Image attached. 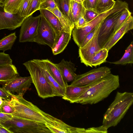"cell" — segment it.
<instances>
[{"mask_svg":"<svg viewBox=\"0 0 133 133\" xmlns=\"http://www.w3.org/2000/svg\"><path fill=\"white\" fill-rule=\"evenodd\" d=\"M12 133H51L45 124L13 116L1 124Z\"/></svg>","mask_w":133,"mask_h":133,"instance_id":"obj_5","label":"cell"},{"mask_svg":"<svg viewBox=\"0 0 133 133\" xmlns=\"http://www.w3.org/2000/svg\"><path fill=\"white\" fill-rule=\"evenodd\" d=\"M58 8L55 0H42L40 3L38 10L53 9Z\"/></svg>","mask_w":133,"mask_h":133,"instance_id":"obj_31","label":"cell"},{"mask_svg":"<svg viewBox=\"0 0 133 133\" xmlns=\"http://www.w3.org/2000/svg\"><path fill=\"white\" fill-rule=\"evenodd\" d=\"M94 84L83 86H76L68 85L66 88L65 95L62 97V98L69 102L71 103H74L77 98Z\"/></svg>","mask_w":133,"mask_h":133,"instance_id":"obj_15","label":"cell"},{"mask_svg":"<svg viewBox=\"0 0 133 133\" xmlns=\"http://www.w3.org/2000/svg\"><path fill=\"white\" fill-rule=\"evenodd\" d=\"M23 0H8L3 5L5 11L11 14L18 13Z\"/></svg>","mask_w":133,"mask_h":133,"instance_id":"obj_27","label":"cell"},{"mask_svg":"<svg viewBox=\"0 0 133 133\" xmlns=\"http://www.w3.org/2000/svg\"><path fill=\"white\" fill-rule=\"evenodd\" d=\"M124 10L111 14L101 23L98 36V43L101 48L113 35L115 23Z\"/></svg>","mask_w":133,"mask_h":133,"instance_id":"obj_7","label":"cell"},{"mask_svg":"<svg viewBox=\"0 0 133 133\" xmlns=\"http://www.w3.org/2000/svg\"><path fill=\"white\" fill-rule=\"evenodd\" d=\"M55 64L67 83L72 82L74 80L77 75L75 73L77 69L74 63L63 59L60 63Z\"/></svg>","mask_w":133,"mask_h":133,"instance_id":"obj_14","label":"cell"},{"mask_svg":"<svg viewBox=\"0 0 133 133\" xmlns=\"http://www.w3.org/2000/svg\"><path fill=\"white\" fill-rule=\"evenodd\" d=\"M85 9L82 4L70 0L69 18L74 25L79 17L83 14Z\"/></svg>","mask_w":133,"mask_h":133,"instance_id":"obj_23","label":"cell"},{"mask_svg":"<svg viewBox=\"0 0 133 133\" xmlns=\"http://www.w3.org/2000/svg\"><path fill=\"white\" fill-rule=\"evenodd\" d=\"M25 18L21 17L18 13L13 14L5 11L3 5L0 4V30H15L21 26Z\"/></svg>","mask_w":133,"mask_h":133,"instance_id":"obj_11","label":"cell"},{"mask_svg":"<svg viewBox=\"0 0 133 133\" xmlns=\"http://www.w3.org/2000/svg\"><path fill=\"white\" fill-rule=\"evenodd\" d=\"M72 32H67L63 30L60 34L56 36L53 47L51 48L53 54L56 55L62 52L71 39Z\"/></svg>","mask_w":133,"mask_h":133,"instance_id":"obj_17","label":"cell"},{"mask_svg":"<svg viewBox=\"0 0 133 133\" xmlns=\"http://www.w3.org/2000/svg\"><path fill=\"white\" fill-rule=\"evenodd\" d=\"M42 0H40V2H41L42 1Z\"/></svg>","mask_w":133,"mask_h":133,"instance_id":"obj_47","label":"cell"},{"mask_svg":"<svg viewBox=\"0 0 133 133\" xmlns=\"http://www.w3.org/2000/svg\"><path fill=\"white\" fill-rule=\"evenodd\" d=\"M8 0H0V4H3Z\"/></svg>","mask_w":133,"mask_h":133,"instance_id":"obj_45","label":"cell"},{"mask_svg":"<svg viewBox=\"0 0 133 133\" xmlns=\"http://www.w3.org/2000/svg\"><path fill=\"white\" fill-rule=\"evenodd\" d=\"M13 116L11 114L2 113L0 111V124H2L11 119Z\"/></svg>","mask_w":133,"mask_h":133,"instance_id":"obj_40","label":"cell"},{"mask_svg":"<svg viewBox=\"0 0 133 133\" xmlns=\"http://www.w3.org/2000/svg\"><path fill=\"white\" fill-rule=\"evenodd\" d=\"M0 133H12L11 132L0 124Z\"/></svg>","mask_w":133,"mask_h":133,"instance_id":"obj_43","label":"cell"},{"mask_svg":"<svg viewBox=\"0 0 133 133\" xmlns=\"http://www.w3.org/2000/svg\"><path fill=\"white\" fill-rule=\"evenodd\" d=\"M110 73L111 69L107 66L95 68L84 73L77 75L70 85L83 86L92 84Z\"/></svg>","mask_w":133,"mask_h":133,"instance_id":"obj_6","label":"cell"},{"mask_svg":"<svg viewBox=\"0 0 133 133\" xmlns=\"http://www.w3.org/2000/svg\"><path fill=\"white\" fill-rule=\"evenodd\" d=\"M32 83L30 76L22 77L17 76L9 82L3 85L2 88L6 91L15 94L23 95L29 89Z\"/></svg>","mask_w":133,"mask_h":133,"instance_id":"obj_10","label":"cell"},{"mask_svg":"<svg viewBox=\"0 0 133 133\" xmlns=\"http://www.w3.org/2000/svg\"><path fill=\"white\" fill-rule=\"evenodd\" d=\"M41 16L34 42L41 45H47L51 49L54 45L56 34L45 19Z\"/></svg>","mask_w":133,"mask_h":133,"instance_id":"obj_9","label":"cell"},{"mask_svg":"<svg viewBox=\"0 0 133 133\" xmlns=\"http://www.w3.org/2000/svg\"><path fill=\"white\" fill-rule=\"evenodd\" d=\"M8 92L11 97L9 103L15 110L11 114L13 116L44 124H53L63 122L44 112L25 99L23 95Z\"/></svg>","mask_w":133,"mask_h":133,"instance_id":"obj_1","label":"cell"},{"mask_svg":"<svg viewBox=\"0 0 133 133\" xmlns=\"http://www.w3.org/2000/svg\"><path fill=\"white\" fill-rule=\"evenodd\" d=\"M131 14V12L129 9H125L123 11L122 13L118 19L115 23L114 34L123 24Z\"/></svg>","mask_w":133,"mask_h":133,"instance_id":"obj_30","label":"cell"},{"mask_svg":"<svg viewBox=\"0 0 133 133\" xmlns=\"http://www.w3.org/2000/svg\"><path fill=\"white\" fill-rule=\"evenodd\" d=\"M39 10L41 15L45 19L54 30L56 36L59 35L63 29L56 16L52 12L46 9H40Z\"/></svg>","mask_w":133,"mask_h":133,"instance_id":"obj_21","label":"cell"},{"mask_svg":"<svg viewBox=\"0 0 133 133\" xmlns=\"http://www.w3.org/2000/svg\"><path fill=\"white\" fill-rule=\"evenodd\" d=\"M8 64H12V61L9 55L4 52H0V65Z\"/></svg>","mask_w":133,"mask_h":133,"instance_id":"obj_37","label":"cell"},{"mask_svg":"<svg viewBox=\"0 0 133 133\" xmlns=\"http://www.w3.org/2000/svg\"><path fill=\"white\" fill-rule=\"evenodd\" d=\"M100 24V23L85 36L81 46L79 48L83 47L90 40L96 31Z\"/></svg>","mask_w":133,"mask_h":133,"instance_id":"obj_39","label":"cell"},{"mask_svg":"<svg viewBox=\"0 0 133 133\" xmlns=\"http://www.w3.org/2000/svg\"><path fill=\"white\" fill-rule=\"evenodd\" d=\"M98 14L94 10L85 9L83 13V17L86 22L87 23L94 19Z\"/></svg>","mask_w":133,"mask_h":133,"instance_id":"obj_34","label":"cell"},{"mask_svg":"<svg viewBox=\"0 0 133 133\" xmlns=\"http://www.w3.org/2000/svg\"><path fill=\"white\" fill-rule=\"evenodd\" d=\"M133 29V17L130 15L121 27L114 34L103 48L110 50L128 31Z\"/></svg>","mask_w":133,"mask_h":133,"instance_id":"obj_13","label":"cell"},{"mask_svg":"<svg viewBox=\"0 0 133 133\" xmlns=\"http://www.w3.org/2000/svg\"><path fill=\"white\" fill-rule=\"evenodd\" d=\"M87 23L83 17V14H82L78 18L74 23L75 27L79 28L83 26Z\"/></svg>","mask_w":133,"mask_h":133,"instance_id":"obj_41","label":"cell"},{"mask_svg":"<svg viewBox=\"0 0 133 133\" xmlns=\"http://www.w3.org/2000/svg\"><path fill=\"white\" fill-rule=\"evenodd\" d=\"M115 3L114 0H97L95 11L98 14L111 8Z\"/></svg>","mask_w":133,"mask_h":133,"instance_id":"obj_28","label":"cell"},{"mask_svg":"<svg viewBox=\"0 0 133 133\" xmlns=\"http://www.w3.org/2000/svg\"><path fill=\"white\" fill-rule=\"evenodd\" d=\"M15 32L5 36L0 40V50L4 52L11 49L17 38Z\"/></svg>","mask_w":133,"mask_h":133,"instance_id":"obj_26","label":"cell"},{"mask_svg":"<svg viewBox=\"0 0 133 133\" xmlns=\"http://www.w3.org/2000/svg\"><path fill=\"white\" fill-rule=\"evenodd\" d=\"M0 97L4 100L9 101L11 97L8 92L5 90L3 88L0 87Z\"/></svg>","mask_w":133,"mask_h":133,"instance_id":"obj_42","label":"cell"},{"mask_svg":"<svg viewBox=\"0 0 133 133\" xmlns=\"http://www.w3.org/2000/svg\"><path fill=\"white\" fill-rule=\"evenodd\" d=\"M119 87V76L110 73L91 85L74 103L82 104L97 103L107 98Z\"/></svg>","mask_w":133,"mask_h":133,"instance_id":"obj_2","label":"cell"},{"mask_svg":"<svg viewBox=\"0 0 133 133\" xmlns=\"http://www.w3.org/2000/svg\"><path fill=\"white\" fill-rule=\"evenodd\" d=\"M47 10L52 12L57 17L62 26L64 31L67 32H72L75 27L74 24L60 11L58 8Z\"/></svg>","mask_w":133,"mask_h":133,"instance_id":"obj_22","label":"cell"},{"mask_svg":"<svg viewBox=\"0 0 133 133\" xmlns=\"http://www.w3.org/2000/svg\"><path fill=\"white\" fill-rule=\"evenodd\" d=\"M15 111L14 109L10 104L9 101L3 100V103L0 107V111L5 114H12Z\"/></svg>","mask_w":133,"mask_h":133,"instance_id":"obj_33","label":"cell"},{"mask_svg":"<svg viewBox=\"0 0 133 133\" xmlns=\"http://www.w3.org/2000/svg\"><path fill=\"white\" fill-rule=\"evenodd\" d=\"M19 75L16 68L12 64L0 65V84L4 85Z\"/></svg>","mask_w":133,"mask_h":133,"instance_id":"obj_16","label":"cell"},{"mask_svg":"<svg viewBox=\"0 0 133 133\" xmlns=\"http://www.w3.org/2000/svg\"><path fill=\"white\" fill-rule=\"evenodd\" d=\"M60 11L69 20V11L70 0H55Z\"/></svg>","mask_w":133,"mask_h":133,"instance_id":"obj_29","label":"cell"},{"mask_svg":"<svg viewBox=\"0 0 133 133\" xmlns=\"http://www.w3.org/2000/svg\"><path fill=\"white\" fill-rule=\"evenodd\" d=\"M75 2H77L78 3L82 4H83V3L84 0H72Z\"/></svg>","mask_w":133,"mask_h":133,"instance_id":"obj_44","label":"cell"},{"mask_svg":"<svg viewBox=\"0 0 133 133\" xmlns=\"http://www.w3.org/2000/svg\"><path fill=\"white\" fill-rule=\"evenodd\" d=\"M133 103V93L117 91L114 101L103 116V125L108 129L115 127L123 118Z\"/></svg>","mask_w":133,"mask_h":133,"instance_id":"obj_3","label":"cell"},{"mask_svg":"<svg viewBox=\"0 0 133 133\" xmlns=\"http://www.w3.org/2000/svg\"><path fill=\"white\" fill-rule=\"evenodd\" d=\"M29 72L38 96L43 98L57 96L42 69L32 60L23 63Z\"/></svg>","mask_w":133,"mask_h":133,"instance_id":"obj_4","label":"cell"},{"mask_svg":"<svg viewBox=\"0 0 133 133\" xmlns=\"http://www.w3.org/2000/svg\"><path fill=\"white\" fill-rule=\"evenodd\" d=\"M97 0H84L83 5L87 10H91L95 11Z\"/></svg>","mask_w":133,"mask_h":133,"instance_id":"obj_38","label":"cell"},{"mask_svg":"<svg viewBox=\"0 0 133 133\" xmlns=\"http://www.w3.org/2000/svg\"><path fill=\"white\" fill-rule=\"evenodd\" d=\"M29 2V0H23L18 12L21 17L26 18Z\"/></svg>","mask_w":133,"mask_h":133,"instance_id":"obj_35","label":"cell"},{"mask_svg":"<svg viewBox=\"0 0 133 133\" xmlns=\"http://www.w3.org/2000/svg\"><path fill=\"white\" fill-rule=\"evenodd\" d=\"M116 65H125L133 63V42L132 41L125 50L122 57L119 60L113 62H108Z\"/></svg>","mask_w":133,"mask_h":133,"instance_id":"obj_25","label":"cell"},{"mask_svg":"<svg viewBox=\"0 0 133 133\" xmlns=\"http://www.w3.org/2000/svg\"><path fill=\"white\" fill-rule=\"evenodd\" d=\"M41 16L40 14L36 17L32 15L25 18L21 26L19 40L20 42H34Z\"/></svg>","mask_w":133,"mask_h":133,"instance_id":"obj_8","label":"cell"},{"mask_svg":"<svg viewBox=\"0 0 133 133\" xmlns=\"http://www.w3.org/2000/svg\"><path fill=\"white\" fill-rule=\"evenodd\" d=\"M109 50L102 48L95 54L89 60L88 66L96 67L107 62Z\"/></svg>","mask_w":133,"mask_h":133,"instance_id":"obj_24","label":"cell"},{"mask_svg":"<svg viewBox=\"0 0 133 133\" xmlns=\"http://www.w3.org/2000/svg\"><path fill=\"white\" fill-rule=\"evenodd\" d=\"M42 69L49 84L51 86L57 96L62 97L65 94V90L61 86L51 75L46 69L42 59H33Z\"/></svg>","mask_w":133,"mask_h":133,"instance_id":"obj_18","label":"cell"},{"mask_svg":"<svg viewBox=\"0 0 133 133\" xmlns=\"http://www.w3.org/2000/svg\"><path fill=\"white\" fill-rule=\"evenodd\" d=\"M108 129L103 125L97 127H92L85 129V133L108 132Z\"/></svg>","mask_w":133,"mask_h":133,"instance_id":"obj_36","label":"cell"},{"mask_svg":"<svg viewBox=\"0 0 133 133\" xmlns=\"http://www.w3.org/2000/svg\"><path fill=\"white\" fill-rule=\"evenodd\" d=\"M3 102V100H2V98L0 97V107L2 105Z\"/></svg>","mask_w":133,"mask_h":133,"instance_id":"obj_46","label":"cell"},{"mask_svg":"<svg viewBox=\"0 0 133 133\" xmlns=\"http://www.w3.org/2000/svg\"><path fill=\"white\" fill-rule=\"evenodd\" d=\"M101 23L90 40L83 47L79 48L78 54L81 62L87 66H88V63L90 58L101 49L98 41V34Z\"/></svg>","mask_w":133,"mask_h":133,"instance_id":"obj_12","label":"cell"},{"mask_svg":"<svg viewBox=\"0 0 133 133\" xmlns=\"http://www.w3.org/2000/svg\"><path fill=\"white\" fill-rule=\"evenodd\" d=\"M45 124L51 133H85V129L72 127L63 122L53 124Z\"/></svg>","mask_w":133,"mask_h":133,"instance_id":"obj_19","label":"cell"},{"mask_svg":"<svg viewBox=\"0 0 133 133\" xmlns=\"http://www.w3.org/2000/svg\"><path fill=\"white\" fill-rule=\"evenodd\" d=\"M47 70L52 77L65 90L68 85L63 77L60 71L56 65L48 59H42Z\"/></svg>","mask_w":133,"mask_h":133,"instance_id":"obj_20","label":"cell"},{"mask_svg":"<svg viewBox=\"0 0 133 133\" xmlns=\"http://www.w3.org/2000/svg\"><path fill=\"white\" fill-rule=\"evenodd\" d=\"M40 0H29V4L26 18L32 15L38 10Z\"/></svg>","mask_w":133,"mask_h":133,"instance_id":"obj_32","label":"cell"}]
</instances>
